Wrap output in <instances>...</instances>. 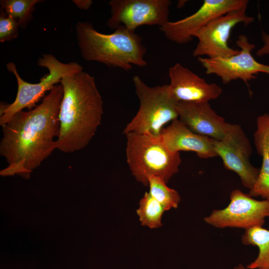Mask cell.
Instances as JSON below:
<instances>
[{
    "mask_svg": "<svg viewBox=\"0 0 269 269\" xmlns=\"http://www.w3.org/2000/svg\"><path fill=\"white\" fill-rule=\"evenodd\" d=\"M62 97V86L57 84L38 105L16 113L1 126L0 154L8 165L0 171V175L28 178L57 148L54 139L59 134Z\"/></svg>",
    "mask_w": 269,
    "mask_h": 269,
    "instance_id": "obj_1",
    "label": "cell"
},
{
    "mask_svg": "<svg viewBox=\"0 0 269 269\" xmlns=\"http://www.w3.org/2000/svg\"><path fill=\"white\" fill-rule=\"evenodd\" d=\"M63 88L57 148L68 153L86 147L95 134L103 114V101L94 77L83 71L66 76Z\"/></svg>",
    "mask_w": 269,
    "mask_h": 269,
    "instance_id": "obj_2",
    "label": "cell"
},
{
    "mask_svg": "<svg viewBox=\"0 0 269 269\" xmlns=\"http://www.w3.org/2000/svg\"><path fill=\"white\" fill-rule=\"evenodd\" d=\"M78 47L82 58L109 67L130 71L133 66L147 65L146 48L135 31L120 26L110 34L97 31L88 22L79 21L75 26Z\"/></svg>",
    "mask_w": 269,
    "mask_h": 269,
    "instance_id": "obj_3",
    "label": "cell"
},
{
    "mask_svg": "<svg viewBox=\"0 0 269 269\" xmlns=\"http://www.w3.org/2000/svg\"><path fill=\"white\" fill-rule=\"evenodd\" d=\"M125 135L127 162L132 175L138 182L148 186V177L156 176L167 183L178 172L181 163L180 152L170 151L160 135L155 136L133 132Z\"/></svg>",
    "mask_w": 269,
    "mask_h": 269,
    "instance_id": "obj_4",
    "label": "cell"
},
{
    "mask_svg": "<svg viewBox=\"0 0 269 269\" xmlns=\"http://www.w3.org/2000/svg\"><path fill=\"white\" fill-rule=\"evenodd\" d=\"M133 82L139 107L123 134L133 132L160 136L166 124L178 119V102L171 95L168 84L150 87L138 75L133 77Z\"/></svg>",
    "mask_w": 269,
    "mask_h": 269,
    "instance_id": "obj_5",
    "label": "cell"
},
{
    "mask_svg": "<svg viewBox=\"0 0 269 269\" xmlns=\"http://www.w3.org/2000/svg\"><path fill=\"white\" fill-rule=\"evenodd\" d=\"M39 66L47 68L48 73L41 77L37 83H30L19 76L15 64H6V69L16 80L17 91L14 101L9 105L0 106V125L5 124L16 113L27 108L31 110L47 91H50L64 77L83 71V67L75 62L63 63L51 54H45L37 61Z\"/></svg>",
    "mask_w": 269,
    "mask_h": 269,
    "instance_id": "obj_6",
    "label": "cell"
},
{
    "mask_svg": "<svg viewBox=\"0 0 269 269\" xmlns=\"http://www.w3.org/2000/svg\"><path fill=\"white\" fill-rule=\"evenodd\" d=\"M247 5L218 16L209 21L196 33L198 43L193 51V56L208 58H226L238 54L228 44L232 29L239 23L247 25L254 18L246 14Z\"/></svg>",
    "mask_w": 269,
    "mask_h": 269,
    "instance_id": "obj_7",
    "label": "cell"
},
{
    "mask_svg": "<svg viewBox=\"0 0 269 269\" xmlns=\"http://www.w3.org/2000/svg\"><path fill=\"white\" fill-rule=\"evenodd\" d=\"M269 217V201L258 200L238 189L230 193L228 205L214 210L204 218L207 224L217 228H237L245 230L263 226Z\"/></svg>",
    "mask_w": 269,
    "mask_h": 269,
    "instance_id": "obj_8",
    "label": "cell"
},
{
    "mask_svg": "<svg viewBox=\"0 0 269 269\" xmlns=\"http://www.w3.org/2000/svg\"><path fill=\"white\" fill-rule=\"evenodd\" d=\"M236 43L240 48L237 54L226 58L198 57L207 74L217 75L225 84L241 79L248 87L249 81L259 73L269 75V65L259 62L253 56L252 52L256 46L249 42L247 36L240 35Z\"/></svg>",
    "mask_w": 269,
    "mask_h": 269,
    "instance_id": "obj_9",
    "label": "cell"
},
{
    "mask_svg": "<svg viewBox=\"0 0 269 269\" xmlns=\"http://www.w3.org/2000/svg\"><path fill=\"white\" fill-rule=\"evenodd\" d=\"M171 4L169 0H111L106 24L112 29L123 26L133 31L144 25L160 27L169 21Z\"/></svg>",
    "mask_w": 269,
    "mask_h": 269,
    "instance_id": "obj_10",
    "label": "cell"
},
{
    "mask_svg": "<svg viewBox=\"0 0 269 269\" xmlns=\"http://www.w3.org/2000/svg\"><path fill=\"white\" fill-rule=\"evenodd\" d=\"M212 143L224 167L237 174L244 186L251 189L258 178L260 168L253 166L250 161L252 147L241 126L230 124L223 139L212 138Z\"/></svg>",
    "mask_w": 269,
    "mask_h": 269,
    "instance_id": "obj_11",
    "label": "cell"
},
{
    "mask_svg": "<svg viewBox=\"0 0 269 269\" xmlns=\"http://www.w3.org/2000/svg\"><path fill=\"white\" fill-rule=\"evenodd\" d=\"M248 0H204L194 13L159 27L169 40L178 44L191 41L195 34L213 18L248 5Z\"/></svg>",
    "mask_w": 269,
    "mask_h": 269,
    "instance_id": "obj_12",
    "label": "cell"
},
{
    "mask_svg": "<svg viewBox=\"0 0 269 269\" xmlns=\"http://www.w3.org/2000/svg\"><path fill=\"white\" fill-rule=\"evenodd\" d=\"M168 74L169 91L177 102H209L218 98L223 91L217 84L207 83L179 63L169 68Z\"/></svg>",
    "mask_w": 269,
    "mask_h": 269,
    "instance_id": "obj_13",
    "label": "cell"
},
{
    "mask_svg": "<svg viewBox=\"0 0 269 269\" xmlns=\"http://www.w3.org/2000/svg\"><path fill=\"white\" fill-rule=\"evenodd\" d=\"M178 119L192 132L221 140L225 137L230 124L218 115L208 102H179Z\"/></svg>",
    "mask_w": 269,
    "mask_h": 269,
    "instance_id": "obj_14",
    "label": "cell"
},
{
    "mask_svg": "<svg viewBox=\"0 0 269 269\" xmlns=\"http://www.w3.org/2000/svg\"><path fill=\"white\" fill-rule=\"evenodd\" d=\"M160 136L165 146L172 152L193 151L202 158L217 156L212 138L192 132L178 119L164 128Z\"/></svg>",
    "mask_w": 269,
    "mask_h": 269,
    "instance_id": "obj_15",
    "label": "cell"
},
{
    "mask_svg": "<svg viewBox=\"0 0 269 269\" xmlns=\"http://www.w3.org/2000/svg\"><path fill=\"white\" fill-rule=\"evenodd\" d=\"M253 137L256 150L262 157V165L258 178L249 194L269 201V124L258 126Z\"/></svg>",
    "mask_w": 269,
    "mask_h": 269,
    "instance_id": "obj_16",
    "label": "cell"
},
{
    "mask_svg": "<svg viewBox=\"0 0 269 269\" xmlns=\"http://www.w3.org/2000/svg\"><path fill=\"white\" fill-rule=\"evenodd\" d=\"M241 241L245 245L257 246L259 254L256 259L249 264L248 269L269 268V230L263 226H255L245 230Z\"/></svg>",
    "mask_w": 269,
    "mask_h": 269,
    "instance_id": "obj_17",
    "label": "cell"
},
{
    "mask_svg": "<svg viewBox=\"0 0 269 269\" xmlns=\"http://www.w3.org/2000/svg\"><path fill=\"white\" fill-rule=\"evenodd\" d=\"M139 205L136 213L142 226L155 229L162 225L161 217L167 210L153 198L149 192H145L139 201Z\"/></svg>",
    "mask_w": 269,
    "mask_h": 269,
    "instance_id": "obj_18",
    "label": "cell"
},
{
    "mask_svg": "<svg viewBox=\"0 0 269 269\" xmlns=\"http://www.w3.org/2000/svg\"><path fill=\"white\" fill-rule=\"evenodd\" d=\"M42 1L40 0H2L0 8L14 18L19 28H25L32 18L35 5Z\"/></svg>",
    "mask_w": 269,
    "mask_h": 269,
    "instance_id": "obj_19",
    "label": "cell"
},
{
    "mask_svg": "<svg viewBox=\"0 0 269 269\" xmlns=\"http://www.w3.org/2000/svg\"><path fill=\"white\" fill-rule=\"evenodd\" d=\"M149 193L161 204L167 210L176 208L180 201V196L177 191L169 188L165 181L156 176H150L148 178Z\"/></svg>",
    "mask_w": 269,
    "mask_h": 269,
    "instance_id": "obj_20",
    "label": "cell"
},
{
    "mask_svg": "<svg viewBox=\"0 0 269 269\" xmlns=\"http://www.w3.org/2000/svg\"><path fill=\"white\" fill-rule=\"evenodd\" d=\"M19 25L17 21L0 8V42L11 41L18 35Z\"/></svg>",
    "mask_w": 269,
    "mask_h": 269,
    "instance_id": "obj_21",
    "label": "cell"
},
{
    "mask_svg": "<svg viewBox=\"0 0 269 269\" xmlns=\"http://www.w3.org/2000/svg\"><path fill=\"white\" fill-rule=\"evenodd\" d=\"M262 39L263 42V45L256 53L257 56L260 57L269 55V34L262 31Z\"/></svg>",
    "mask_w": 269,
    "mask_h": 269,
    "instance_id": "obj_22",
    "label": "cell"
},
{
    "mask_svg": "<svg viewBox=\"0 0 269 269\" xmlns=\"http://www.w3.org/2000/svg\"><path fill=\"white\" fill-rule=\"evenodd\" d=\"M72 1L79 8L83 10L88 9L93 3L91 0H74Z\"/></svg>",
    "mask_w": 269,
    "mask_h": 269,
    "instance_id": "obj_23",
    "label": "cell"
},
{
    "mask_svg": "<svg viewBox=\"0 0 269 269\" xmlns=\"http://www.w3.org/2000/svg\"><path fill=\"white\" fill-rule=\"evenodd\" d=\"M234 269H246V268L244 266V265L242 264H239L237 266H235L234 268Z\"/></svg>",
    "mask_w": 269,
    "mask_h": 269,
    "instance_id": "obj_24",
    "label": "cell"
},
{
    "mask_svg": "<svg viewBox=\"0 0 269 269\" xmlns=\"http://www.w3.org/2000/svg\"><path fill=\"white\" fill-rule=\"evenodd\" d=\"M268 269H269V268Z\"/></svg>",
    "mask_w": 269,
    "mask_h": 269,
    "instance_id": "obj_25",
    "label": "cell"
}]
</instances>
